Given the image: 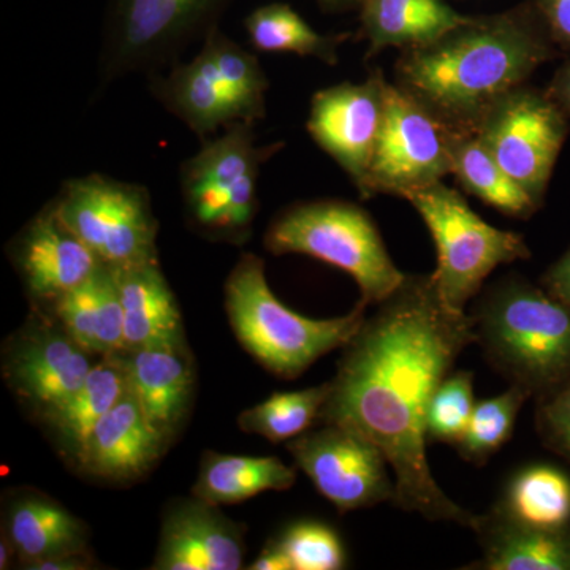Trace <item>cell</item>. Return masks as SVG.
I'll list each match as a JSON object with an SVG mask.
<instances>
[{
	"instance_id": "3",
	"label": "cell",
	"mask_w": 570,
	"mask_h": 570,
	"mask_svg": "<svg viewBox=\"0 0 570 570\" xmlns=\"http://www.w3.org/2000/svg\"><path fill=\"white\" fill-rule=\"evenodd\" d=\"M475 344L509 385L532 400L570 377V306L520 275L499 277L475 298Z\"/></svg>"
},
{
	"instance_id": "24",
	"label": "cell",
	"mask_w": 570,
	"mask_h": 570,
	"mask_svg": "<svg viewBox=\"0 0 570 570\" xmlns=\"http://www.w3.org/2000/svg\"><path fill=\"white\" fill-rule=\"evenodd\" d=\"M482 570H570V530L543 531L520 527L490 512L474 528Z\"/></svg>"
},
{
	"instance_id": "2",
	"label": "cell",
	"mask_w": 570,
	"mask_h": 570,
	"mask_svg": "<svg viewBox=\"0 0 570 570\" xmlns=\"http://www.w3.org/2000/svg\"><path fill=\"white\" fill-rule=\"evenodd\" d=\"M560 55L531 0L468 17L431 43L400 51L393 82L450 132L475 134L502 97Z\"/></svg>"
},
{
	"instance_id": "13",
	"label": "cell",
	"mask_w": 570,
	"mask_h": 570,
	"mask_svg": "<svg viewBox=\"0 0 570 570\" xmlns=\"http://www.w3.org/2000/svg\"><path fill=\"white\" fill-rule=\"evenodd\" d=\"M389 80L373 69L362 82L321 89L311 100L306 129L363 194L385 116Z\"/></svg>"
},
{
	"instance_id": "36",
	"label": "cell",
	"mask_w": 570,
	"mask_h": 570,
	"mask_svg": "<svg viewBox=\"0 0 570 570\" xmlns=\"http://www.w3.org/2000/svg\"><path fill=\"white\" fill-rule=\"evenodd\" d=\"M551 39L561 55L570 56V0H534Z\"/></svg>"
},
{
	"instance_id": "8",
	"label": "cell",
	"mask_w": 570,
	"mask_h": 570,
	"mask_svg": "<svg viewBox=\"0 0 570 570\" xmlns=\"http://www.w3.org/2000/svg\"><path fill=\"white\" fill-rule=\"evenodd\" d=\"M232 0H108L97 73L102 88L129 75L151 77L181 61L219 28Z\"/></svg>"
},
{
	"instance_id": "32",
	"label": "cell",
	"mask_w": 570,
	"mask_h": 570,
	"mask_svg": "<svg viewBox=\"0 0 570 570\" xmlns=\"http://www.w3.org/2000/svg\"><path fill=\"white\" fill-rule=\"evenodd\" d=\"M528 400L532 397L527 390L509 385L501 395L478 401L466 431L455 445L461 459L474 466H483L508 444Z\"/></svg>"
},
{
	"instance_id": "38",
	"label": "cell",
	"mask_w": 570,
	"mask_h": 570,
	"mask_svg": "<svg viewBox=\"0 0 570 570\" xmlns=\"http://www.w3.org/2000/svg\"><path fill=\"white\" fill-rule=\"evenodd\" d=\"M94 561L89 558L88 551H78V553L59 554V557L48 558V560L36 562L29 566V570H86L92 569Z\"/></svg>"
},
{
	"instance_id": "7",
	"label": "cell",
	"mask_w": 570,
	"mask_h": 570,
	"mask_svg": "<svg viewBox=\"0 0 570 570\" xmlns=\"http://www.w3.org/2000/svg\"><path fill=\"white\" fill-rule=\"evenodd\" d=\"M406 200L433 236L438 266L431 276L442 302L455 313H466L498 266L531 258L523 236L485 223L444 181L423 187Z\"/></svg>"
},
{
	"instance_id": "28",
	"label": "cell",
	"mask_w": 570,
	"mask_h": 570,
	"mask_svg": "<svg viewBox=\"0 0 570 570\" xmlns=\"http://www.w3.org/2000/svg\"><path fill=\"white\" fill-rule=\"evenodd\" d=\"M450 159L456 181L483 204L515 219H530L540 206L513 181L494 159L478 134H456L450 137Z\"/></svg>"
},
{
	"instance_id": "39",
	"label": "cell",
	"mask_w": 570,
	"mask_h": 570,
	"mask_svg": "<svg viewBox=\"0 0 570 570\" xmlns=\"http://www.w3.org/2000/svg\"><path fill=\"white\" fill-rule=\"evenodd\" d=\"M249 570H294L292 569L291 560L287 554L281 549L279 543L276 539L269 540L266 543L265 549L261 551L257 558H255L253 564L249 566Z\"/></svg>"
},
{
	"instance_id": "1",
	"label": "cell",
	"mask_w": 570,
	"mask_h": 570,
	"mask_svg": "<svg viewBox=\"0 0 570 570\" xmlns=\"http://www.w3.org/2000/svg\"><path fill=\"white\" fill-rule=\"evenodd\" d=\"M475 340L471 314L449 309L433 276L406 275L344 344L318 420L351 428L384 452L397 509L472 531L479 515L442 491L428 463L426 419L439 385Z\"/></svg>"
},
{
	"instance_id": "35",
	"label": "cell",
	"mask_w": 570,
	"mask_h": 570,
	"mask_svg": "<svg viewBox=\"0 0 570 570\" xmlns=\"http://www.w3.org/2000/svg\"><path fill=\"white\" fill-rule=\"evenodd\" d=\"M540 442L570 464V377L535 400Z\"/></svg>"
},
{
	"instance_id": "14",
	"label": "cell",
	"mask_w": 570,
	"mask_h": 570,
	"mask_svg": "<svg viewBox=\"0 0 570 570\" xmlns=\"http://www.w3.org/2000/svg\"><path fill=\"white\" fill-rule=\"evenodd\" d=\"M61 322L29 325L3 360V374L18 396L41 414L58 406L89 376L96 363Z\"/></svg>"
},
{
	"instance_id": "34",
	"label": "cell",
	"mask_w": 570,
	"mask_h": 570,
	"mask_svg": "<svg viewBox=\"0 0 570 570\" xmlns=\"http://www.w3.org/2000/svg\"><path fill=\"white\" fill-rule=\"evenodd\" d=\"M294 570H340L346 568L343 540L321 521L302 520L285 528L276 538Z\"/></svg>"
},
{
	"instance_id": "4",
	"label": "cell",
	"mask_w": 570,
	"mask_h": 570,
	"mask_svg": "<svg viewBox=\"0 0 570 570\" xmlns=\"http://www.w3.org/2000/svg\"><path fill=\"white\" fill-rule=\"evenodd\" d=\"M228 321L247 354L277 377L296 379L318 358L343 348L366 317V305L346 316L309 318L283 305L269 288L265 264L243 254L224 285Z\"/></svg>"
},
{
	"instance_id": "11",
	"label": "cell",
	"mask_w": 570,
	"mask_h": 570,
	"mask_svg": "<svg viewBox=\"0 0 570 570\" xmlns=\"http://www.w3.org/2000/svg\"><path fill=\"white\" fill-rule=\"evenodd\" d=\"M450 137L444 124L389 81L384 122L360 197L392 195L406 200L442 181L452 171Z\"/></svg>"
},
{
	"instance_id": "27",
	"label": "cell",
	"mask_w": 570,
	"mask_h": 570,
	"mask_svg": "<svg viewBox=\"0 0 570 570\" xmlns=\"http://www.w3.org/2000/svg\"><path fill=\"white\" fill-rule=\"evenodd\" d=\"M295 468L276 456H239L206 452L198 469L193 494L208 504L232 505L265 493L295 485Z\"/></svg>"
},
{
	"instance_id": "21",
	"label": "cell",
	"mask_w": 570,
	"mask_h": 570,
	"mask_svg": "<svg viewBox=\"0 0 570 570\" xmlns=\"http://www.w3.org/2000/svg\"><path fill=\"white\" fill-rule=\"evenodd\" d=\"M6 531L22 569L59 554L88 551L85 523L55 499L21 491L7 504Z\"/></svg>"
},
{
	"instance_id": "23",
	"label": "cell",
	"mask_w": 570,
	"mask_h": 570,
	"mask_svg": "<svg viewBox=\"0 0 570 570\" xmlns=\"http://www.w3.org/2000/svg\"><path fill=\"white\" fill-rule=\"evenodd\" d=\"M51 305L63 328L92 355L124 351V309L110 266L100 265L86 283L59 296Z\"/></svg>"
},
{
	"instance_id": "26",
	"label": "cell",
	"mask_w": 570,
	"mask_h": 570,
	"mask_svg": "<svg viewBox=\"0 0 570 570\" xmlns=\"http://www.w3.org/2000/svg\"><path fill=\"white\" fill-rule=\"evenodd\" d=\"M491 512L534 530H570V475L553 464H528L508 480Z\"/></svg>"
},
{
	"instance_id": "15",
	"label": "cell",
	"mask_w": 570,
	"mask_h": 570,
	"mask_svg": "<svg viewBox=\"0 0 570 570\" xmlns=\"http://www.w3.org/2000/svg\"><path fill=\"white\" fill-rule=\"evenodd\" d=\"M10 254L29 295L48 303L86 283L102 265L63 224L52 202L22 228Z\"/></svg>"
},
{
	"instance_id": "33",
	"label": "cell",
	"mask_w": 570,
	"mask_h": 570,
	"mask_svg": "<svg viewBox=\"0 0 570 570\" xmlns=\"http://www.w3.org/2000/svg\"><path fill=\"white\" fill-rule=\"evenodd\" d=\"M475 404L472 371H452L431 400L426 419L428 444L455 448L466 431Z\"/></svg>"
},
{
	"instance_id": "20",
	"label": "cell",
	"mask_w": 570,
	"mask_h": 570,
	"mask_svg": "<svg viewBox=\"0 0 570 570\" xmlns=\"http://www.w3.org/2000/svg\"><path fill=\"white\" fill-rule=\"evenodd\" d=\"M110 268L124 309V351L183 344L181 313L159 261Z\"/></svg>"
},
{
	"instance_id": "10",
	"label": "cell",
	"mask_w": 570,
	"mask_h": 570,
	"mask_svg": "<svg viewBox=\"0 0 570 570\" xmlns=\"http://www.w3.org/2000/svg\"><path fill=\"white\" fill-rule=\"evenodd\" d=\"M569 121L547 89L527 82L502 97L475 134L502 170L542 208L554 165L569 137Z\"/></svg>"
},
{
	"instance_id": "42",
	"label": "cell",
	"mask_w": 570,
	"mask_h": 570,
	"mask_svg": "<svg viewBox=\"0 0 570 570\" xmlns=\"http://www.w3.org/2000/svg\"><path fill=\"white\" fill-rule=\"evenodd\" d=\"M13 557H17V551H14V547L11 546L9 538L3 534L2 542H0V569L9 568L11 558Z\"/></svg>"
},
{
	"instance_id": "5",
	"label": "cell",
	"mask_w": 570,
	"mask_h": 570,
	"mask_svg": "<svg viewBox=\"0 0 570 570\" xmlns=\"http://www.w3.org/2000/svg\"><path fill=\"white\" fill-rule=\"evenodd\" d=\"M265 247L275 255H307L347 273L366 306L384 302L406 279L370 213L346 200L291 206L269 224Z\"/></svg>"
},
{
	"instance_id": "31",
	"label": "cell",
	"mask_w": 570,
	"mask_h": 570,
	"mask_svg": "<svg viewBox=\"0 0 570 570\" xmlns=\"http://www.w3.org/2000/svg\"><path fill=\"white\" fill-rule=\"evenodd\" d=\"M202 47L212 56L214 66L234 94L243 119L253 124L264 119L269 81L257 56L250 55L219 28L202 41Z\"/></svg>"
},
{
	"instance_id": "18",
	"label": "cell",
	"mask_w": 570,
	"mask_h": 570,
	"mask_svg": "<svg viewBox=\"0 0 570 570\" xmlns=\"http://www.w3.org/2000/svg\"><path fill=\"white\" fill-rule=\"evenodd\" d=\"M148 80L157 102L202 141L232 124L246 122L234 94L204 47L190 61L176 62Z\"/></svg>"
},
{
	"instance_id": "12",
	"label": "cell",
	"mask_w": 570,
	"mask_h": 570,
	"mask_svg": "<svg viewBox=\"0 0 570 570\" xmlns=\"http://www.w3.org/2000/svg\"><path fill=\"white\" fill-rule=\"evenodd\" d=\"M296 468L341 513L395 501L387 456L351 428L324 423L287 442Z\"/></svg>"
},
{
	"instance_id": "19",
	"label": "cell",
	"mask_w": 570,
	"mask_h": 570,
	"mask_svg": "<svg viewBox=\"0 0 570 570\" xmlns=\"http://www.w3.org/2000/svg\"><path fill=\"white\" fill-rule=\"evenodd\" d=\"M127 387L151 425L168 442L189 414L195 389L194 362L186 344L121 352Z\"/></svg>"
},
{
	"instance_id": "17",
	"label": "cell",
	"mask_w": 570,
	"mask_h": 570,
	"mask_svg": "<svg viewBox=\"0 0 570 570\" xmlns=\"http://www.w3.org/2000/svg\"><path fill=\"white\" fill-rule=\"evenodd\" d=\"M168 444L127 387L118 404L94 428L77 463L94 478L126 482L146 474Z\"/></svg>"
},
{
	"instance_id": "25",
	"label": "cell",
	"mask_w": 570,
	"mask_h": 570,
	"mask_svg": "<svg viewBox=\"0 0 570 570\" xmlns=\"http://www.w3.org/2000/svg\"><path fill=\"white\" fill-rule=\"evenodd\" d=\"M127 389L121 355L102 356L80 387L58 406L45 412L43 419L58 444L78 461L94 428L121 400Z\"/></svg>"
},
{
	"instance_id": "40",
	"label": "cell",
	"mask_w": 570,
	"mask_h": 570,
	"mask_svg": "<svg viewBox=\"0 0 570 570\" xmlns=\"http://www.w3.org/2000/svg\"><path fill=\"white\" fill-rule=\"evenodd\" d=\"M547 91L570 118V59L554 71Z\"/></svg>"
},
{
	"instance_id": "41",
	"label": "cell",
	"mask_w": 570,
	"mask_h": 570,
	"mask_svg": "<svg viewBox=\"0 0 570 570\" xmlns=\"http://www.w3.org/2000/svg\"><path fill=\"white\" fill-rule=\"evenodd\" d=\"M322 10L330 13H344V11L358 10L362 0H316Z\"/></svg>"
},
{
	"instance_id": "37",
	"label": "cell",
	"mask_w": 570,
	"mask_h": 570,
	"mask_svg": "<svg viewBox=\"0 0 570 570\" xmlns=\"http://www.w3.org/2000/svg\"><path fill=\"white\" fill-rule=\"evenodd\" d=\"M540 285L554 298L570 306V249L549 266L543 273Z\"/></svg>"
},
{
	"instance_id": "29",
	"label": "cell",
	"mask_w": 570,
	"mask_h": 570,
	"mask_svg": "<svg viewBox=\"0 0 570 570\" xmlns=\"http://www.w3.org/2000/svg\"><path fill=\"white\" fill-rule=\"evenodd\" d=\"M245 28L257 51L292 52L332 67L340 62V47L348 39L347 33L317 32L287 3L258 7L246 18Z\"/></svg>"
},
{
	"instance_id": "30",
	"label": "cell",
	"mask_w": 570,
	"mask_h": 570,
	"mask_svg": "<svg viewBox=\"0 0 570 570\" xmlns=\"http://www.w3.org/2000/svg\"><path fill=\"white\" fill-rule=\"evenodd\" d=\"M330 395V382L296 392L273 393L257 406L239 414L238 425L245 433L269 442H288L302 436L321 420Z\"/></svg>"
},
{
	"instance_id": "22",
	"label": "cell",
	"mask_w": 570,
	"mask_h": 570,
	"mask_svg": "<svg viewBox=\"0 0 570 570\" xmlns=\"http://www.w3.org/2000/svg\"><path fill=\"white\" fill-rule=\"evenodd\" d=\"M358 11L366 61L389 48L404 51L431 43L468 18L445 0H362Z\"/></svg>"
},
{
	"instance_id": "16",
	"label": "cell",
	"mask_w": 570,
	"mask_h": 570,
	"mask_svg": "<svg viewBox=\"0 0 570 570\" xmlns=\"http://www.w3.org/2000/svg\"><path fill=\"white\" fill-rule=\"evenodd\" d=\"M245 530L219 505L179 499L165 510L154 570H238L245 560Z\"/></svg>"
},
{
	"instance_id": "6",
	"label": "cell",
	"mask_w": 570,
	"mask_h": 570,
	"mask_svg": "<svg viewBox=\"0 0 570 570\" xmlns=\"http://www.w3.org/2000/svg\"><path fill=\"white\" fill-rule=\"evenodd\" d=\"M255 124L236 122L202 141L184 160L179 186L184 213L209 238L245 242L258 209V181L283 142L258 145Z\"/></svg>"
},
{
	"instance_id": "9",
	"label": "cell",
	"mask_w": 570,
	"mask_h": 570,
	"mask_svg": "<svg viewBox=\"0 0 570 570\" xmlns=\"http://www.w3.org/2000/svg\"><path fill=\"white\" fill-rule=\"evenodd\" d=\"M56 212L92 253L108 266L159 261L151 195L141 184L102 174L62 183L52 198Z\"/></svg>"
}]
</instances>
